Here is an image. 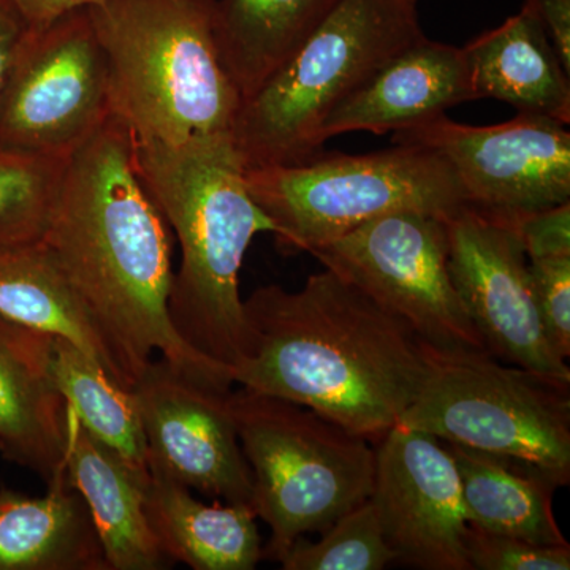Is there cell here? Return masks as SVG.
I'll return each mask as SVG.
<instances>
[{"mask_svg": "<svg viewBox=\"0 0 570 570\" xmlns=\"http://www.w3.org/2000/svg\"><path fill=\"white\" fill-rule=\"evenodd\" d=\"M43 245L102 333L127 389L156 354L195 382L234 387L230 367L187 346L171 324L170 228L138 175L134 135L112 112L67 159Z\"/></svg>", "mask_w": 570, "mask_h": 570, "instance_id": "1", "label": "cell"}, {"mask_svg": "<svg viewBox=\"0 0 570 570\" xmlns=\"http://www.w3.org/2000/svg\"><path fill=\"white\" fill-rule=\"evenodd\" d=\"M243 309L235 385L311 409L370 442L397 425L433 370L436 351L332 269L296 292L258 287Z\"/></svg>", "mask_w": 570, "mask_h": 570, "instance_id": "2", "label": "cell"}, {"mask_svg": "<svg viewBox=\"0 0 570 570\" xmlns=\"http://www.w3.org/2000/svg\"><path fill=\"white\" fill-rule=\"evenodd\" d=\"M134 146L138 175L181 245L171 324L187 346L234 370L246 352L239 269L254 236L275 235V225L247 190L232 135Z\"/></svg>", "mask_w": 570, "mask_h": 570, "instance_id": "3", "label": "cell"}, {"mask_svg": "<svg viewBox=\"0 0 570 570\" xmlns=\"http://www.w3.org/2000/svg\"><path fill=\"white\" fill-rule=\"evenodd\" d=\"M102 45L111 112L138 142L232 135L243 97L216 37V0H102L86 7Z\"/></svg>", "mask_w": 570, "mask_h": 570, "instance_id": "4", "label": "cell"}, {"mask_svg": "<svg viewBox=\"0 0 570 570\" xmlns=\"http://www.w3.org/2000/svg\"><path fill=\"white\" fill-rule=\"evenodd\" d=\"M417 3L343 0L253 94L236 115L232 140L246 168L291 167L324 151L333 110L404 48L423 39Z\"/></svg>", "mask_w": 570, "mask_h": 570, "instance_id": "5", "label": "cell"}, {"mask_svg": "<svg viewBox=\"0 0 570 570\" xmlns=\"http://www.w3.org/2000/svg\"><path fill=\"white\" fill-rule=\"evenodd\" d=\"M228 407L253 474V509L272 535L262 560H283L296 539L322 532L370 499L376 449L317 412L239 387Z\"/></svg>", "mask_w": 570, "mask_h": 570, "instance_id": "6", "label": "cell"}, {"mask_svg": "<svg viewBox=\"0 0 570 570\" xmlns=\"http://www.w3.org/2000/svg\"><path fill=\"white\" fill-rule=\"evenodd\" d=\"M246 186L275 225L279 245L294 253H311L384 214L448 217L468 206L448 163L409 145L356 156L322 151L291 167L246 168Z\"/></svg>", "mask_w": 570, "mask_h": 570, "instance_id": "7", "label": "cell"}, {"mask_svg": "<svg viewBox=\"0 0 570 570\" xmlns=\"http://www.w3.org/2000/svg\"><path fill=\"white\" fill-rule=\"evenodd\" d=\"M569 390L489 352H436L430 377L397 425L534 464L561 489L570 482Z\"/></svg>", "mask_w": 570, "mask_h": 570, "instance_id": "8", "label": "cell"}, {"mask_svg": "<svg viewBox=\"0 0 570 570\" xmlns=\"http://www.w3.org/2000/svg\"><path fill=\"white\" fill-rule=\"evenodd\" d=\"M439 354L489 352L449 273L445 217L384 214L309 253Z\"/></svg>", "mask_w": 570, "mask_h": 570, "instance_id": "9", "label": "cell"}, {"mask_svg": "<svg viewBox=\"0 0 570 570\" xmlns=\"http://www.w3.org/2000/svg\"><path fill=\"white\" fill-rule=\"evenodd\" d=\"M110 115L107 58L88 9L29 28L0 100V146L69 159Z\"/></svg>", "mask_w": 570, "mask_h": 570, "instance_id": "10", "label": "cell"}, {"mask_svg": "<svg viewBox=\"0 0 570 570\" xmlns=\"http://www.w3.org/2000/svg\"><path fill=\"white\" fill-rule=\"evenodd\" d=\"M393 142L441 156L472 208L515 220L570 202V134L554 119L519 112L479 127L441 115L397 130Z\"/></svg>", "mask_w": 570, "mask_h": 570, "instance_id": "11", "label": "cell"}, {"mask_svg": "<svg viewBox=\"0 0 570 570\" xmlns=\"http://www.w3.org/2000/svg\"><path fill=\"white\" fill-rule=\"evenodd\" d=\"M445 227L453 287L489 354L570 385L568 363L540 324L515 220L463 206Z\"/></svg>", "mask_w": 570, "mask_h": 570, "instance_id": "12", "label": "cell"}, {"mask_svg": "<svg viewBox=\"0 0 570 570\" xmlns=\"http://www.w3.org/2000/svg\"><path fill=\"white\" fill-rule=\"evenodd\" d=\"M371 501L396 564L471 570L461 483L441 439L396 425L376 442Z\"/></svg>", "mask_w": 570, "mask_h": 570, "instance_id": "13", "label": "cell"}, {"mask_svg": "<svg viewBox=\"0 0 570 570\" xmlns=\"http://www.w3.org/2000/svg\"><path fill=\"white\" fill-rule=\"evenodd\" d=\"M132 390L149 461L189 490L253 508V474L228 407L232 390L195 382L160 356Z\"/></svg>", "mask_w": 570, "mask_h": 570, "instance_id": "14", "label": "cell"}, {"mask_svg": "<svg viewBox=\"0 0 570 570\" xmlns=\"http://www.w3.org/2000/svg\"><path fill=\"white\" fill-rule=\"evenodd\" d=\"M471 100L478 97L463 48L425 36L337 105L322 127V140L348 132H397Z\"/></svg>", "mask_w": 570, "mask_h": 570, "instance_id": "15", "label": "cell"}, {"mask_svg": "<svg viewBox=\"0 0 570 570\" xmlns=\"http://www.w3.org/2000/svg\"><path fill=\"white\" fill-rule=\"evenodd\" d=\"M55 336L0 316V453L51 483L66 474L69 407L52 377Z\"/></svg>", "mask_w": 570, "mask_h": 570, "instance_id": "16", "label": "cell"}, {"mask_svg": "<svg viewBox=\"0 0 570 570\" xmlns=\"http://www.w3.org/2000/svg\"><path fill=\"white\" fill-rule=\"evenodd\" d=\"M66 472L88 508L108 570H160L175 564L146 513L149 479L92 438L70 409Z\"/></svg>", "mask_w": 570, "mask_h": 570, "instance_id": "17", "label": "cell"}, {"mask_svg": "<svg viewBox=\"0 0 570 570\" xmlns=\"http://www.w3.org/2000/svg\"><path fill=\"white\" fill-rule=\"evenodd\" d=\"M478 99H497L520 115L570 122V73L534 14L521 7L463 47Z\"/></svg>", "mask_w": 570, "mask_h": 570, "instance_id": "18", "label": "cell"}, {"mask_svg": "<svg viewBox=\"0 0 570 570\" xmlns=\"http://www.w3.org/2000/svg\"><path fill=\"white\" fill-rule=\"evenodd\" d=\"M146 513L160 547L194 570H253L262 561L254 509L198 501L193 490L149 461Z\"/></svg>", "mask_w": 570, "mask_h": 570, "instance_id": "19", "label": "cell"}, {"mask_svg": "<svg viewBox=\"0 0 570 570\" xmlns=\"http://www.w3.org/2000/svg\"><path fill=\"white\" fill-rule=\"evenodd\" d=\"M0 570H108L91 515L67 472L40 498L0 485Z\"/></svg>", "mask_w": 570, "mask_h": 570, "instance_id": "20", "label": "cell"}, {"mask_svg": "<svg viewBox=\"0 0 570 570\" xmlns=\"http://www.w3.org/2000/svg\"><path fill=\"white\" fill-rule=\"evenodd\" d=\"M445 445L459 469L469 527L542 546L568 543L553 513V493L560 485L546 471L508 456Z\"/></svg>", "mask_w": 570, "mask_h": 570, "instance_id": "21", "label": "cell"}, {"mask_svg": "<svg viewBox=\"0 0 570 570\" xmlns=\"http://www.w3.org/2000/svg\"><path fill=\"white\" fill-rule=\"evenodd\" d=\"M0 316L69 341L126 387L111 348L43 242L0 249Z\"/></svg>", "mask_w": 570, "mask_h": 570, "instance_id": "22", "label": "cell"}, {"mask_svg": "<svg viewBox=\"0 0 570 570\" xmlns=\"http://www.w3.org/2000/svg\"><path fill=\"white\" fill-rule=\"evenodd\" d=\"M343 0H216V37L243 100L340 7Z\"/></svg>", "mask_w": 570, "mask_h": 570, "instance_id": "23", "label": "cell"}, {"mask_svg": "<svg viewBox=\"0 0 570 570\" xmlns=\"http://www.w3.org/2000/svg\"><path fill=\"white\" fill-rule=\"evenodd\" d=\"M52 377L85 430L132 471L149 479V450L132 389L122 387L102 366L62 337H55Z\"/></svg>", "mask_w": 570, "mask_h": 570, "instance_id": "24", "label": "cell"}, {"mask_svg": "<svg viewBox=\"0 0 570 570\" xmlns=\"http://www.w3.org/2000/svg\"><path fill=\"white\" fill-rule=\"evenodd\" d=\"M66 164L0 146V249L43 242Z\"/></svg>", "mask_w": 570, "mask_h": 570, "instance_id": "25", "label": "cell"}, {"mask_svg": "<svg viewBox=\"0 0 570 570\" xmlns=\"http://www.w3.org/2000/svg\"><path fill=\"white\" fill-rule=\"evenodd\" d=\"M317 542L296 539L279 564L284 570H382L395 564L371 499L326 528Z\"/></svg>", "mask_w": 570, "mask_h": 570, "instance_id": "26", "label": "cell"}, {"mask_svg": "<svg viewBox=\"0 0 570 570\" xmlns=\"http://www.w3.org/2000/svg\"><path fill=\"white\" fill-rule=\"evenodd\" d=\"M466 550L471 570L570 569L569 543L542 546L469 527Z\"/></svg>", "mask_w": 570, "mask_h": 570, "instance_id": "27", "label": "cell"}, {"mask_svg": "<svg viewBox=\"0 0 570 570\" xmlns=\"http://www.w3.org/2000/svg\"><path fill=\"white\" fill-rule=\"evenodd\" d=\"M535 309L551 347L561 358L570 355V255L528 258Z\"/></svg>", "mask_w": 570, "mask_h": 570, "instance_id": "28", "label": "cell"}, {"mask_svg": "<svg viewBox=\"0 0 570 570\" xmlns=\"http://www.w3.org/2000/svg\"><path fill=\"white\" fill-rule=\"evenodd\" d=\"M528 258L570 255V202L515 219Z\"/></svg>", "mask_w": 570, "mask_h": 570, "instance_id": "29", "label": "cell"}, {"mask_svg": "<svg viewBox=\"0 0 570 570\" xmlns=\"http://www.w3.org/2000/svg\"><path fill=\"white\" fill-rule=\"evenodd\" d=\"M523 9L534 14L570 73V0H524Z\"/></svg>", "mask_w": 570, "mask_h": 570, "instance_id": "30", "label": "cell"}, {"mask_svg": "<svg viewBox=\"0 0 570 570\" xmlns=\"http://www.w3.org/2000/svg\"><path fill=\"white\" fill-rule=\"evenodd\" d=\"M29 24L13 0H0V100Z\"/></svg>", "mask_w": 570, "mask_h": 570, "instance_id": "31", "label": "cell"}, {"mask_svg": "<svg viewBox=\"0 0 570 570\" xmlns=\"http://www.w3.org/2000/svg\"><path fill=\"white\" fill-rule=\"evenodd\" d=\"M102 0H13L29 28H43L69 11L86 9Z\"/></svg>", "mask_w": 570, "mask_h": 570, "instance_id": "32", "label": "cell"}, {"mask_svg": "<svg viewBox=\"0 0 570 570\" xmlns=\"http://www.w3.org/2000/svg\"><path fill=\"white\" fill-rule=\"evenodd\" d=\"M409 2L417 3V2H419V0H409Z\"/></svg>", "mask_w": 570, "mask_h": 570, "instance_id": "33", "label": "cell"}]
</instances>
